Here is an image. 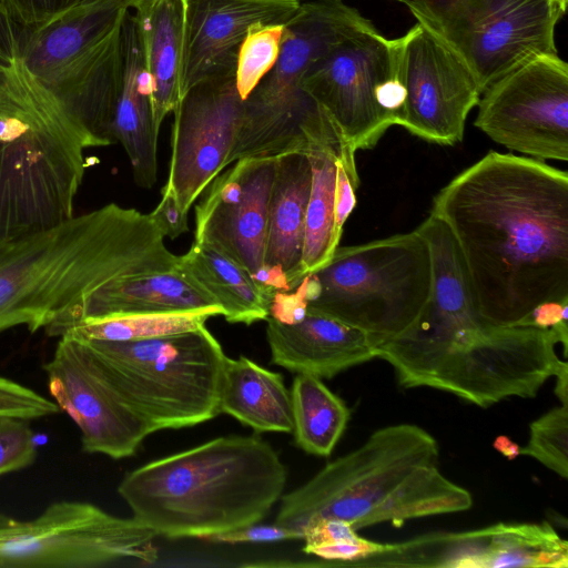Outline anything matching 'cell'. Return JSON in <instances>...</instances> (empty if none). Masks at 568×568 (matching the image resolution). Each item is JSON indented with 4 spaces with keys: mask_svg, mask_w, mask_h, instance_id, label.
<instances>
[{
    "mask_svg": "<svg viewBox=\"0 0 568 568\" xmlns=\"http://www.w3.org/2000/svg\"><path fill=\"white\" fill-rule=\"evenodd\" d=\"M265 321L272 363L296 374L332 378L377 357V345L367 333L308 308L295 324Z\"/></svg>",
    "mask_w": 568,
    "mask_h": 568,
    "instance_id": "obj_23",
    "label": "cell"
},
{
    "mask_svg": "<svg viewBox=\"0 0 568 568\" xmlns=\"http://www.w3.org/2000/svg\"><path fill=\"white\" fill-rule=\"evenodd\" d=\"M475 126L493 141L536 160H568V65L539 55L488 87Z\"/></svg>",
    "mask_w": 568,
    "mask_h": 568,
    "instance_id": "obj_14",
    "label": "cell"
},
{
    "mask_svg": "<svg viewBox=\"0 0 568 568\" xmlns=\"http://www.w3.org/2000/svg\"><path fill=\"white\" fill-rule=\"evenodd\" d=\"M398 42L404 101L397 125L432 143L460 142L467 115L481 95L474 77L418 22Z\"/></svg>",
    "mask_w": 568,
    "mask_h": 568,
    "instance_id": "obj_17",
    "label": "cell"
},
{
    "mask_svg": "<svg viewBox=\"0 0 568 568\" xmlns=\"http://www.w3.org/2000/svg\"><path fill=\"white\" fill-rule=\"evenodd\" d=\"M356 183L347 173L338 159L336 194H335V214L337 226L343 230L344 223L356 205L355 190Z\"/></svg>",
    "mask_w": 568,
    "mask_h": 568,
    "instance_id": "obj_40",
    "label": "cell"
},
{
    "mask_svg": "<svg viewBox=\"0 0 568 568\" xmlns=\"http://www.w3.org/2000/svg\"><path fill=\"white\" fill-rule=\"evenodd\" d=\"M286 481V466L268 442L232 435L131 470L118 493L156 536L206 540L258 524Z\"/></svg>",
    "mask_w": 568,
    "mask_h": 568,
    "instance_id": "obj_3",
    "label": "cell"
},
{
    "mask_svg": "<svg viewBox=\"0 0 568 568\" xmlns=\"http://www.w3.org/2000/svg\"><path fill=\"white\" fill-rule=\"evenodd\" d=\"M554 1H556V2L559 4V7H560L564 11H566V8H567V0H554Z\"/></svg>",
    "mask_w": 568,
    "mask_h": 568,
    "instance_id": "obj_46",
    "label": "cell"
},
{
    "mask_svg": "<svg viewBox=\"0 0 568 568\" xmlns=\"http://www.w3.org/2000/svg\"><path fill=\"white\" fill-rule=\"evenodd\" d=\"M43 368L49 393L78 426L84 452L126 458L151 435L82 341L60 336Z\"/></svg>",
    "mask_w": 568,
    "mask_h": 568,
    "instance_id": "obj_18",
    "label": "cell"
},
{
    "mask_svg": "<svg viewBox=\"0 0 568 568\" xmlns=\"http://www.w3.org/2000/svg\"><path fill=\"white\" fill-rule=\"evenodd\" d=\"M151 0H129L131 9H134L145 2H149Z\"/></svg>",
    "mask_w": 568,
    "mask_h": 568,
    "instance_id": "obj_45",
    "label": "cell"
},
{
    "mask_svg": "<svg viewBox=\"0 0 568 568\" xmlns=\"http://www.w3.org/2000/svg\"><path fill=\"white\" fill-rule=\"evenodd\" d=\"M556 377L555 393L561 404L568 405V364L567 362L559 368Z\"/></svg>",
    "mask_w": 568,
    "mask_h": 568,
    "instance_id": "obj_43",
    "label": "cell"
},
{
    "mask_svg": "<svg viewBox=\"0 0 568 568\" xmlns=\"http://www.w3.org/2000/svg\"><path fill=\"white\" fill-rule=\"evenodd\" d=\"M210 308L222 307L176 267L114 280L89 295L61 323L45 331L54 336L64 325L84 317Z\"/></svg>",
    "mask_w": 568,
    "mask_h": 568,
    "instance_id": "obj_25",
    "label": "cell"
},
{
    "mask_svg": "<svg viewBox=\"0 0 568 568\" xmlns=\"http://www.w3.org/2000/svg\"><path fill=\"white\" fill-rule=\"evenodd\" d=\"M417 22L466 65L483 93L529 60L556 54L554 0H407Z\"/></svg>",
    "mask_w": 568,
    "mask_h": 568,
    "instance_id": "obj_10",
    "label": "cell"
},
{
    "mask_svg": "<svg viewBox=\"0 0 568 568\" xmlns=\"http://www.w3.org/2000/svg\"><path fill=\"white\" fill-rule=\"evenodd\" d=\"M284 26H254L243 40L235 65V84L243 101L275 64Z\"/></svg>",
    "mask_w": 568,
    "mask_h": 568,
    "instance_id": "obj_32",
    "label": "cell"
},
{
    "mask_svg": "<svg viewBox=\"0 0 568 568\" xmlns=\"http://www.w3.org/2000/svg\"><path fill=\"white\" fill-rule=\"evenodd\" d=\"M82 342L151 434L193 427L220 414L226 355L205 325L142 341Z\"/></svg>",
    "mask_w": 568,
    "mask_h": 568,
    "instance_id": "obj_9",
    "label": "cell"
},
{
    "mask_svg": "<svg viewBox=\"0 0 568 568\" xmlns=\"http://www.w3.org/2000/svg\"><path fill=\"white\" fill-rule=\"evenodd\" d=\"M312 184L305 217L304 277L324 265L338 246L342 232L336 223L335 194L339 154L326 146H310Z\"/></svg>",
    "mask_w": 568,
    "mask_h": 568,
    "instance_id": "obj_30",
    "label": "cell"
},
{
    "mask_svg": "<svg viewBox=\"0 0 568 568\" xmlns=\"http://www.w3.org/2000/svg\"><path fill=\"white\" fill-rule=\"evenodd\" d=\"M312 166L305 152L278 156L271 191L264 266L283 292L295 290L304 278L303 248Z\"/></svg>",
    "mask_w": 568,
    "mask_h": 568,
    "instance_id": "obj_24",
    "label": "cell"
},
{
    "mask_svg": "<svg viewBox=\"0 0 568 568\" xmlns=\"http://www.w3.org/2000/svg\"><path fill=\"white\" fill-rule=\"evenodd\" d=\"M551 328L490 325L471 345L447 358L427 387L480 407L508 397L531 398L566 361L556 354Z\"/></svg>",
    "mask_w": 568,
    "mask_h": 568,
    "instance_id": "obj_15",
    "label": "cell"
},
{
    "mask_svg": "<svg viewBox=\"0 0 568 568\" xmlns=\"http://www.w3.org/2000/svg\"><path fill=\"white\" fill-rule=\"evenodd\" d=\"M37 454L36 436L27 419L0 418V476L30 466Z\"/></svg>",
    "mask_w": 568,
    "mask_h": 568,
    "instance_id": "obj_34",
    "label": "cell"
},
{
    "mask_svg": "<svg viewBox=\"0 0 568 568\" xmlns=\"http://www.w3.org/2000/svg\"><path fill=\"white\" fill-rule=\"evenodd\" d=\"M178 267L215 300L229 323L251 325L267 318L271 300L245 268L220 250L193 242L180 255Z\"/></svg>",
    "mask_w": 568,
    "mask_h": 568,
    "instance_id": "obj_28",
    "label": "cell"
},
{
    "mask_svg": "<svg viewBox=\"0 0 568 568\" xmlns=\"http://www.w3.org/2000/svg\"><path fill=\"white\" fill-rule=\"evenodd\" d=\"M60 412L58 405L38 392L0 376V418L39 419Z\"/></svg>",
    "mask_w": 568,
    "mask_h": 568,
    "instance_id": "obj_35",
    "label": "cell"
},
{
    "mask_svg": "<svg viewBox=\"0 0 568 568\" xmlns=\"http://www.w3.org/2000/svg\"><path fill=\"white\" fill-rule=\"evenodd\" d=\"M562 324H568V303H547L540 305L521 325L555 328Z\"/></svg>",
    "mask_w": 568,
    "mask_h": 568,
    "instance_id": "obj_41",
    "label": "cell"
},
{
    "mask_svg": "<svg viewBox=\"0 0 568 568\" xmlns=\"http://www.w3.org/2000/svg\"><path fill=\"white\" fill-rule=\"evenodd\" d=\"M129 0H80L48 21L14 29L12 54L102 143L113 115L120 32Z\"/></svg>",
    "mask_w": 568,
    "mask_h": 568,
    "instance_id": "obj_7",
    "label": "cell"
},
{
    "mask_svg": "<svg viewBox=\"0 0 568 568\" xmlns=\"http://www.w3.org/2000/svg\"><path fill=\"white\" fill-rule=\"evenodd\" d=\"M159 131L140 28L129 9L120 32L113 133L130 160L134 182L143 189H151L158 180Z\"/></svg>",
    "mask_w": 568,
    "mask_h": 568,
    "instance_id": "obj_22",
    "label": "cell"
},
{
    "mask_svg": "<svg viewBox=\"0 0 568 568\" xmlns=\"http://www.w3.org/2000/svg\"><path fill=\"white\" fill-rule=\"evenodd\" d=\"M432 278L427 243L414 230L342 246L298 286L307 308L367 333L377 347L419 316Z\"/></svg>",
    "mask_w": 568,
    "mask_h": 568,
    "instance_id": "obj_8",
    "label": "cell"
},
{
    "mask_svg": "<svg viewBox=\"0 0 568 568\" xmlns=\"http://www.w3.org/2000/svg\"><path fill=\"white\" fill-rule=\"evenodd\" d=\"M298 1L303 2V1H306V0H298ZM396 1H399V2H403V3H404V2H406L407 0H396Z\"/></svg>",
    "mask_w": 568,
    "mask_h": 568,
    "instance_id": "obj_47",
    "label": "cell"
},
{
    "mask_svg": "<svg viewBox=\"0 0 568 568\" xmlns=\"http://www.w3.org/2000/svg\"><path fill=\"white\" fill-rule=\"evenodd\" d=\"M438 458L437 440L424 428H379L362 446L282 495L275 523L303 535L313 518H338L358 530L447 514L455 495L450 480L433 465Z\"/></svg>",
    "mask_w": 568,
    "mask_h": 568,
    "instance_id": "obj_4",
    "label": "cell"
},
{
    "mask_svg": "<svg viewBox=\"0 0 568 568\" xmlns=\"http://www.w3.org/2000/svg\"><path fill=\"white\" fill-rule=\"evenodd\" d=\"M183 94L213 77L235 72L240 47L257 24H286L298 0H182ZM183 97V95H182Z\"/></svg>",
    "mask_w": 568,
    "mask_h": 568,
    "instance_id": "obj_20",
    "label": "cell"
},
{
    "mask_svg": "<svg viewBox=\"0 0 568 568\" xmlns=\"http://www.w3.org/2000/svg\"><path fill=\"white\" fill-rule=\"evenodd\" d=\"M97 146L17 55L0 59V239L72 216L84 151Z\"/></svg>",
    "mask_w": 568,
    "mask_h": 568,
    "instance_id": "obj_5",
    "label": "cell"
},
{
    "mask_svg": "<svg viewBox=\"0 0 568 568\" xmlns=\"http://www.w3.org/2000/svg\"><path fill=\"white\" fill-rule=\"evenodd\" d=\"M307 313V302L303 290L297 286L294 293L278 292L268 306V316L284 324H295Z\"/></svg>",
    "mask_w": 568,
    "mask_h": 568,
    "instance_id": "obj_39",
    "label": "cell"
},
{
    "mask_svg": "<svg viewBox=\"0 0 568 568\" xmlns=\"http://www.w3.org/2000/svg\"><path fill=\"white\" fill-rule=\"evenodd\" d=\"M132 10L152 81L154 121L160 129L183 95V4L182 0H151Z\"/></svg>",
    "mask_w": 568,
    "mask_h": 568,
    "instance_id": "obj_27",
    "label": "cell"
},
{
    "mask_svg": "<svg viewBox=\"0 0 568 568\" xmlns=\"http://www.w3.org/2000/svg\"><path fill=\"white\" fill-rule=\"evenodd\" d=\"M519 455L535 458L561 478H568V405L561 404L535 419Z\"/></svg>",
    "mask_w": 568,
    "mask_h": 568,
    "instance_id": "obj_33",
    "label": "cell"
},
{
    "mask_svg": "<svg viewBox=\"0 0 568 568\" xmlns=\"http://www.w3.org/2000/svg\"><path fill=\"white\" fill-rule=\"evenodd\" d=\"M373 23L342 0H306L284 26L278 58L243 101L230 164L243 158L281 156L318 145L344 158L331 120L304 90L311 67L329 50Z\"/></svg>",
    "mask_w": 568,
    "mask_h": 568,
    "instance_id": "obj_6",
    "label": "cell"
},
{
    "mask_svg": "<svg viewBox=\"0 0 568 568\" xmlns=\"http://www.w3.org/2000/svg\"><path fill=\"white\" fill-rule=\"evenodd\" d=\"M301 539H303L301 532L274 523L273 525L253 524L233 531L212 536L206 540L223 544H244L278 542Z\"/></svg>",
    "mask_w": 568,
    "mask_h": 568,
    "instance_id": "obj_37",
    "label": "cell"
},
{
    "mask_svg": "<svg viewBox=\"0 0 568 568\" xmlns=\"http://www.w3.org/2000/svg\"><path fill=\"white\" fill-rule=\"evenodd\" d=\"M219 409L256 433H292L291 392L281 374L241 355L225 358Z\"/></svg>",
    "mask_w": 568,
    "mask_h": 568,
    "instance_id": "obj_26",
    "label": "cell"
},
{
    "mask_svg": "<svg viewBox=\"0 0 568 568\" xmlns=\"http://www.w3.org/2000/svg\"><path fill=\"white\" fill-rule=\"evenodd\" d=\"M150 214L109 203L0 239V333L61 323L89 295L125 276L174 270Z\"/></svg>",
    "mask_w": 568,
    "mask_h": 568,
    "instance_id": "obj_2",
    "label": "cell"
},
{
    "mask_svg": "<svg viewBox=\"0 0 568 568\" xmlns=\"http://www.w3.org/2000/svg\"><path fill=\"white\" fill-rule=\"evenodd\" d=\"M217 315H223L222 308L84 317L64 325L54 336L79 341H142L200 328L209 318Z\"/></svg>",
    "mask_w": 568,
    "mask_h": 568,
    "instance_id": "obj_31",
    "label": "cell"
},
{
    "mask_svg": "<svg viewBox=\"0 0 568 568\" xmlns=\"http://www.w3.org/2000/svg\"><path fill=\"white\" fill-rule=\"evenodd\" d=\"M290 392L295 444L307 454L329 456L347 426L348 407L312 374H296Z\"/></svg>",
    "mask_w": 568,
    "mask_h": 568,
    "instance_id": "obj_29",
    "label": "cell"
},
{
    "mask_svg": "<svg viewBox=\"0 0 568 568\" xmlns=\"http://www.w3.org/2000/svg\"><path fill=\"white\" fill-rule=\"evenodd\" d=\"M242 109L235 72L195 84L174 108L169 176L163 187L184 213L189 214L212 180L230 165Z\"/></svg>",
    "mask_w": 568,
    "mask_h": 568,
    "instance_id": "obj_16",
    "label": "cell"
},
{
    "mask_svg": "<svg viewBox=\"0 0 568 568\" xmlns=\"http://www.w3.org/2000/svg\"><path fill=\"white\" fill-rule=\"evenodd\" d=\"M398 68V38H385L372 24L318 59L303 81L354 166L357 151L374 148L397 125L404 101Z\"/></svg>",
    "mask_w": 568,
    "mask_h": 568,
    "instance_id": "obj_11",
    "label": "cell"
},
{
    "mask_svg": "<svg viewBox=\"0 0 568 568\" xmlns=\"http://www.w3.org/2000/svg\"><path fill=\"white\" fill-rule=\"evenodd\" d=\"M14 29L0 13V59L8 60L12 57V41Z\"/></svg>",
    "mask_w": 568,
    "mask_h": 568,
    "instance_id": "obj_42",
    "label": "cell"
},
{
    "mask_svg": "<svg viewBox=\"0 0 568 568\" xmlns=\"http://www.w3.org/2000/svg\"><path fill=\"white\" fill-rule=\"evenodd\" d=\"M278 156L235 161L215 176L195 206L194 242L209 244L251 276L264 264L267 215Z\"/></svg>",
    "mask_w": 568,
    "mask_h": 568,
    "instance_id": "obj_19",
    "label": "cell"
},
{
    "mask_svg": "<svg viewBox=\"0 0 568 568\" xmlns=\"http://www.w3.org/2000/svg\"><path fill=\"white\" fill-rule=\"evenodd\" d=\"M494 447L509 460L519 456L520 447L506 436H498L494 442Z\"/></svg>",
    "mask_w": 568,
    "mask_h": 568,
    "instance_id": "obj_44",
    "label": "cell"
},
{
    "mask_svg": "<svg viewBox=\"0 0 568 568\" xmlns=\"http://www.w3.org/2000/svg\"><path fill=\"white\" fill-rule=\"evenodd\" d=\"M80 0H0V13L13 29L39 26Z\"/></svg>",
    "mask_w": 568,
    "mask_h": 568,
    "instance_id": "obj_36",
    "label": "cell"
},
{
    "mask_svg": "<svg viewBox=\"0 0 568 568\" xmlns=\"http://www.w3.org/2000/svg\"><path fill=\"white\" fill-rule=\"evenodd\" d=\"M156 537L133 517L60 500L28 520L0 514V568H98L123 560L152 565L159 559Z\"/></svg>",
    "mask_w": 568,
    "mask_h": 568,
    "instance_id": "obj_12",
    "label": "cell"
},
{
    "mask_svg": "<svg viewBox=\"0 0 568 568\" xmlns=\"http://www.w3.org/2000/svg\"><path fill=\"white\" fill-rule=\"evenodd\" d=\"M420 566L449 568H567L568 542L548 523L505 524L425 535Z\"/></svg>",
    "mask_w": 568,
    "mask_h": 568,
    "instance_id": "obj_21",
    "label": "cell"
},
{
    "mask_svg": "<svg viewBox=\"0 0 568 568\" xmlns=\"http://www.w3.org/2000/svg\"><path fill=\"white\" fill-rule=\"evenodd\" d=\"M415 231L430 255L428 298L407 331L377 347V357L393 366L405 388L426 387L445 359L471 345L490 326L479 313L465 263L446 224L429 214Z\"/></svg>",
    "mask_w": 568,
    "mask_h": 568,
    "instance_id": "obj_13",
    "label": "cell"
},
{
    "mask_svg": "<svg viewBox=\"0 0 568 568\" xmlns=\"http://www.w3.org/2000/svg\"><path fill=\"white\" fill-rule=\"evenodd\" d=\"M430 214L453 234L488 324L568 303L566 171L490 151L437 193Z\"/></svg>",
    "mask_w": 568,
    "mask_h": 568,
    "instance_id": "obj_1",
    "label": "cell"
},
{
    "mask_svg": "<svg viewBox=\"0 0 568 568\" xmlns=\"http://www.w3.org/2000/svg\"><path fill=\"white\" fill-rule=\"evenodd\" d=\"M149 214L164 237L174 240L189 231L187 213L180 209L175 197L164 187L161 189L160 202Z\"/></svg>",
    "mask_w": 568,
    "mask_h": 568,
    "instance_id": "obj_38",
    "label": "cell"
}]
</instances>
